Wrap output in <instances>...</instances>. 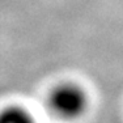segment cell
Wrapping results in <instances>:
<instances>
[{"label":"cell","instance_id":"obj_1","mask_svg":"<svg viewBox=\"0 0 123 123\" xmlns=\"http://www.w3.org/2000/svg\"><path fill=\"white\" fill-rule=\"evenodd\" d=\"M88 98L81 88L75 84H62L52 89L49 106L62 119H76L86 109Z\"/></svg>","mask_w":123,"mask_h":123},{"label":"cell","instance_id":"obj_2","mask_svg":"<svg viewBox=\"0 0 123 123\" xmlns=\"http://www.w3.org/2000/svg\"><path fill=\"white\" fill-rule=\"evenodd\" d=\"M0 123H34L33 117L22 107L11 106L1 113Z\"/></svg>","mask_w":123,"mask_h":123}]
</instances>
